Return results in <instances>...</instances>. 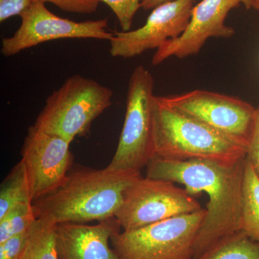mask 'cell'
I'll return each mask as SVG.
<instances>
[{
  "label": "cell",
  "mask_w": 259,
  "mask_h": 259,
  "mask_svg": "<svg viewBox=\"0 0 259 259\" xmlns=\"http://www.w3.org/2000/svg\"><path fill=\"white\" fill-rule=\"evenodd\" d=\"M140 176L106 168H76L54 192L34 201L37 219L58 225L115 218L126 189Z\"/></svg>",
  "instance_id": "7a4b0ae2"
},
{
  "label": "cell",
  "mask_w": 259,
  "mask_h": 259,
  "mask_svg": "<svg viewBox=\"0 0 259 259\" xmlns=\"http://www.w3.org/2000/svg\"><path fill=\"white\" fill-rule=\"evenodd\" d=\"M32 3L33 0H0V22L3 23L16 15L20 16Z\"/></svg>",
  "instance_id": "7402d4cb"
},
{
  "label": "cell",
  "mask_w": 259,
  "mask_h": 259,
  "mask_svg": "<svg viewBox=\"0 0 259 259\" xmlns=\"http://www.w3.org/2000/svg\"><path fill=\"white\" fill-rule=\"evenodd\" d=\"M71 143L30 126L22 148V159L28 174L32 200L54 192L64 182L72 164Z\"/></svg>",
  "instance_id": "30bf717a"
},
{
  "label": "cell",
  "mask_w": 259,
  "mask_h": 259,
  "mask_svg": "<svg viewBox=\"0 0 259 259\" xmlns=\"http://www.w3.org/2000/svg\"><path fill=\"white\" fill-rule=\"evenodd\" d=\"M246 157L259 177V106L256 108L254 128L247 150Z\"/></svg>",
  "instance_id": "603a6c76"
},
{
  "label": "cell",
  "mask_w": 259,
  "mask_h": 259,
  "mask_svg": "<svg viewBox=\"0 0 259 259\" xmlns=\"http://www.w3.org/2000/svg\"><path fill=\"white\" fill-rule=\"evenodd\" d=\"M112 97L107 87L74 75L48 97L34 125L71 143L90 132L93 121L111 106Z\"/></svg>",
  "instance_id": "277c9868"
},
{
  "label": "cell",
  "mask_w": 259,
  "mask_h": 259,
  "mask_svg": "<svg viewBox=\"0 0 259 259\" xmlns=\"http://www.w3.org/2000/svg\"><path fill=\"white\" fill-rule=\"evenodd\" d=\"M167 105L205 124L248 150L256 108L237 97L205 90L161 97Z\"/></svg>",
  "instance_id": "ba28073f"
},
{
  "label": "cell",
  "mask_w": 259,
  "mask_h": 259,
  "mask_svg": "<svg viewBox=\"0 0 259 259\" xmlns=\"http://www.w3.org/2000/svg\"><path fill=\"white\" fill-rule=\"evenodd\" d=\"M206 209L182 214L111 237L120 259H194V245Z\"/></svg>",
  "instance_id": "8992f818"
},
{
  "label": "cell",
  "mask_w": 259,
  "mask_h": 259,
  "mask_svg": "<svg viewBox=\"0 0 259 259\" xmlns=\"http://www.w3.org/2000/svg\"><path fill=\"white\" fill-rule=\"evenodd\" d=\"M250 9V0H202L192 9V16L185 31L177 38L167 40L157 49L152 65L161 64L168 58L184 59L194 55L209 37L229 38L235 30L227 26L225 20L231 10L240 5Z\"/></svg>",
  "instance_id": "7c38bea8"
},
{
  "label": "cell",
  "mask_w": 259,
  "mask_h": 259,
  "mask_svg": "<svg viewBox=\"0 0 259 259\" xmlns=\"http://www.w3.org/2000/svg\"><path fill=\"white\" fill-rule=\"evenodd\" d=\"M115 13L122 31H129L136 13L141 8V0H100Z\"/></svg>",
  "instance_id": "d6986e66"
},
{
  "label": "cell",
  "mask_w": 259,
  "mask_h": 259,
  "mask_svg": "<svg viewBox=\"0 0 259 259\" xmlns=\"http://www.w3.org/2000/svg\"><path fill=\"white\" fill-rule=\"evenodd\" d=\"M21 25L13 35L2 40L1 53L6 57L42 42L65 38H92L110 40L108 18L76 22L57 16L45 3H33L20 15Z\"/></svg>",
  "instance_id": "9c48e42d"
},
{
  "label": "cell",
  "mask_w": 259,
  "mask_h": 259,
  "mask_svg": "<svg viewBox=\"0 0 259 259\" xmlns=\"http://www.w3.org/2000/svg\"><path fill=\"white\" fill-rule=\"evenodd\" d=\"M154 157L172 161L204 159L235 163L247 148L199 121L167 105L161 97L153 103Z\"/></svg>",
  "instance_id": "3957f363"
},
{
  "label": "cell",
  "mask_w": 259,
  "mask_h": 259,
  "mask_svg": "<svg viewBox=\"0 0 259 259\" xmlns=\"http://www.w3.org/2000/svg\"><path fill=\"white\" fill-rule=\"evenodd\" d=\"M173 0H141V8L145 10H153L156 7Z\"/></svg>",
  "instance_id": "cb8c5ba5"
},
{
  "label": "cell",
  "mask_w": 259,
  "mask_h": 259,
  "mask_svg": "<svg viewBox=\"0 0 259 259\" xmlns=\"http://www.w3.org/2000/svg\"><path fill=\"white\" fill-rule=\"evenodd\" d=\"M241 231L259 242V177L247 157L243 175Z\"/></svg>",
  "instance_id": "5bb4252c"
},
{
  "label": "cell",
  "mask_w": 259,
  "mask_h": 259,
  "mask_svg": "<svg viewBox=\"0 0 259 259\" xmlns=\"http://www.w3.org/2000/svg\"><path fill=\"white\" fill-rule=\"evenodd\" d=\"M193 196L169 181L140 176L127 187L115 218L131 231L202 209Z\"/></svg>",
  "instance_id": "52a82bcc"
},
{
  "label": "cell",
  "mask_w": 259,
  "mask_h": 259,
  "mask_svg": "<svg viewBox=\"0 0 259 259\" xmlns=\"http://www.w3.org/2000/svg\"><path fill=\"white\" fill-rule=\"evenodd\" d=\"M33 3H50L67 13L91 14L98 9L100 0H33Z\"/></svg>",
  "instance_id": "44dd1931"
},
{
  "label": "cell",
  "mask_w": 259,
  "mask_h": 259,
  "mask_svg": "<svg viewBox=\"0 0 259 259\" xmlns=\"http://www.w3.org/2000/svg\"><path fill=\"white\" fill-rule=\"evenodd\" d=\"M250 8L259 11V0H250Z\"/></svg>",
  "instance_id": "d4e9b609"
},
{
  "label": "cell",
  "mask_w": 259,
  "mask_h": 259,
  "mask_svg": "<svg viewBox=\"0 0 259 259\" xmlns=\"http://www.w3.org/2000/svg\"><path fill=\"white\" fill-rule=\"evenodd\" d=\"M154 80L142 65L130 77L126 112L118 145L111 162L105 168L124 173H141L154 158L153 103Z\"/></svg>",
  "instance_id": "5b68a950"
},
{
  "label": "cell",
  "mask_w": 259,
  "mask_h": 259,
  "mask_svg": "<svg viewBox=\"0 0 259 259\" xmlns=\"http://www.w3.org/2000/svg\"><path fill=\"white\" fill-rule=\"evenodd\" d=\"M33 203L18 204L0 218V243L28 231L37 222Z\"/></svg>",
  "instance_id": "ac0fdd59"
},
{
  "label": "cell",
  "mask_w": 259,
  "mask_h": 259,
  "mask_svg": "<svg viewBox=\"0 0 259 259\" xmlns=\"http://www.w3.org/2000/svg\"><path fill=\"white\" fill-rule=\"evenodd\" d=\"M194 0H173L153 10L144 26L135 30L114 32L110 53L113 57L141 55L158 49L167 40L180 37L191 20Z\"/></svg>",
  "instance_id": "8fae6325"
},
{
  "label": "cell",
  "mask_w": 259,
  "mask_h": 259,
  "mask_svg": "<svg viewBox=\"0 0 259 259\" xmlns=\"http://www.w3.org/2000/svg\"><path fill=\"white\" fill-rule=\"evenodd\" d=\"M120 228L115 218L100 221L95 226L72 223L56 225L58 256L59 259H120L110 242Z\"/></svg>",
  "instance_id": "4fadbf2b"
},
{
  "label": "cell",
  "mask_w": 259,
  "mask_h": 259,
  "mask_svg": "<svg viewBox=\"0 0 259 259\" xmlns=\"http://www.w3.org/2000/svg\"><path fill=\"white\" fill-rule=\"evenodd\" d=\"M33 203L28 174L23 161L17 163L2 183L0 218L18 204Z\"/></svg>",
  "instance_id": "9a60e30c"
},
{
  "label": "cell",
  "mask_w": 259,
  "mask_h": 259,
  "mask_svg": "<svg viewBox=\"0 0 259 259\" xmlns=\"http://www.w3.org/2000/svg\"><path fill=\"white\" fill-rule=\"evenodd\" d=\"M201 259H259V242L239 231L225 238Z\"/></svg>",
  "instance_id": "2e32d148"
},
{
  "label": "cell",
  "mask_w": 259,
  "mask_h": 259,
  "mask_svg": "<svg viewBox=\"0 0 259 259\" xmlns=\"http://www.w3.org/2000/svg\"><path fill=\"white\" fill-rule=\"evenodd\" d=\"M197 259H201V258H197Z\"/></svg>",
  "instance_id": "484cf974"
},
{
  "label": "cell",
  "mask_w": 259,
  "mask_h": 259,
  "mask_svg": "<svg viewBox=\"0 0 259 259\" xmlns=\"http://www.w3.org/2000/svg\"><path fill=\"white\" fill-rule=\"evenodd\" d=\"M56 226L37 220L22 259H59L56 250Z\"/></svg>",
  "instance_id": "e0dca14e"
},
{
  "label": "cell",
  "mask_w": 259,
  "mask_h": 259,
  "mask_svg": "<svg viewBox=\"0 0 259 259\" xmlns=\"http://www.w3.org/2000/svg\"><path fill=\"white\" fill-rule=\"evenodd\" d=\"M245 157L235 163L192 159L172 161L153 158L146 177L181 184L191 195L208 196L206 216L194 245L199 258L219 242L241 231L242 197Z\"/></svg>",
  "instance_id": "6da1fadb"
},
{
  "label": "cell",
  "mask_w": 259,
  "mask_h": 259,
  "mask_svg": "<svg viewBox=\"0 0 259 259\" xmlns=\"http://www.w3.org/2000/svg\"><path fill=\"white\" fill-rule=\"evenodd\" d=\"M33 226L28 231L0 243V259H22L28 246Z\"/></svg>",
  "instance_id": "ffe728a7"
}]
</instances>
